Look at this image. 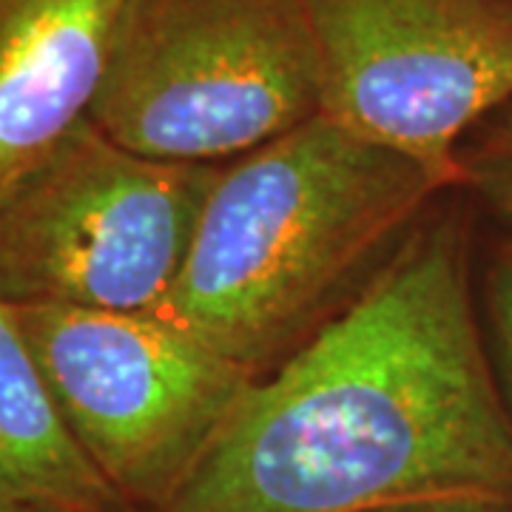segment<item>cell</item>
<instances>
[{"label": "cell", "instance_id": "obj_1", "mask_svg": "<svg viewBox=\"0 0 512 512\" xmlns=\"http://www.w3.org/2000/svg\"><path fill=\"white\" fill-rule=\"evenodd\" d=\"M512 507V410L470 288L467 222L427 211L339 316L256 379L146 512Z\"/></svg>", "mask_w": 512, "mask_h": 512}, {"label": "cell", "instance_id": "obj_2", "mask_svg": "<svg viewBox=\"0 0 512 512\" xmlns=\"http://www.w3.org/2000/svg\"><path fill=\"white\" fill-rule=\"evenodd\" d=\"M450 188L319 114L222 165L148 313L262 379L365 291Z\"/></svg>", "mask_w": 512, "mask_h": 512}, {"label": "cell", "instance_id": "obj_3", "mask_svg": "<svg viewBox=\"0 0 512 512\" xmlns=\"http://www.w3.org/2000/svg\"><path fill=\"white\" fill-rule=\"evenodd\" d=\"M319 114L305 0H131L89 120L143 157L231 163Z\"/></svg>", "mask_w": 512, "mask_h": 512}, {"label": "cell", "instance_id": "obj_4", "mask_svg": "<svg viewBox=\"0 0 512 512\" xmlns=\"http://www.w3.org/2000/svg\"><path fill=\"white\" fill-rule=\"evenodd\" d=\"M225 163H165L92 120L0 200V296L148 313L183 268Z\"/></svg>", "mask_w": 512, "mask_h": 512}, {"label": "cell", "instance_id": "obj_5", "mask_svg": "<svg viewBox=\"0 0 512 512\" xmlns=\"http://www.w3.org/2000/svg\"><path fill=\"white\" fill-rule=\"evenodd\" d=\"M57 410L128 512L180 487L256 382L151 313L15 305Z\"/></svg>", "mask_w": 512, "mask_h": 512}, {"label": "cell", "instance_id": "obj_6", "mask_svg": "<svg viewBox=\"0 0 512 512\" xmlns=\"http://www.w3.org/2000/svg\"><path fill=\"white\" fill-rule=\"evenodd\" d=\"M322 114L464 183L458 140L512 103V0H305Z\"/></svg>", "mask_w": 512, "mask_h": 512}, {"label": "cell", "instance_id": "obj_7", "mask_svg": "<svg viewBox=\"0 0 512 512\" xmlns=\"http://www.w3.org/2000/svg\"><path fill=\"white\" fill-rule=\"evenodd\" d=\"M131 0H0V200L92 117Z\"/></svg>", "mask_w": 512, "mask_h": 512}, {"label": "cell", "instance_id": "obj_8", "mask_svg": "<svg viewBox=\"0 0 512 512\" xmlns=\"http://www.w3.org/2000/svg\"><path fill=\"white\" fill-rule=\"evenodd\" d=\"M0 481L46 512H128L57 410L15 305L0 296Z\"/></svg>", "mask_w": 512, "mask_h": 512}, {"label": "cell", "instance_id": "obj_9", "mask_svg": "<svg viewBox=\"0 0 512 512\" xmlns=\"http://www.w3.org/2000/svg\"><path fill=\"white\" fill-rule=\"evenodd\" d=\"M487 305H490L498 362L507 379V399H510L507 404H512V239L498 248L493 259L487 279Z\"/></svg>", "mask_w": 512, "mask_h": 512}, {"label": "cell", "instance_id": "obj_10", "mask_svg": "<svg viewBox=\"0 0 512 512\" xmlns=\"http://www.w3.org/2000/svg\"><path fill=\"white\" fill-rule=\"evenodd\" d=\"M464 180H473L507 217H512V131L484 157H478L473 168H464Z\"/></svg>", "mask_w": 512, "mask_h": 512}, {"label": "cell", "instance_id": "obj_11", "mask_svg": "<svg viewBox=\"0 0 512 512\" xmlns=\"http://www.w3.org/2000/svg\"><path fill=\"white\" fill-rule=\"evenodd\" d=\"M370 512H512L504 504H484V501H419V504H399Z\"/></svg>", "mask_w": 512, "mask_h": 512}, {"label": "cell", "instance_id": "obj_12", "mask_svg": "<svg viewBox=\"0 0 512 512\" xmlns=\"http://www.w3.org/2000/svg\"><path fill=\"white\" fill-rule=\"evenodd\" d=\"M0 512H46L35 507V504H29L26 498H20L15 490H9L3 481H0Z\"/></svg>", "mask_w": 512, "mask_h": 512}]
</instances>
